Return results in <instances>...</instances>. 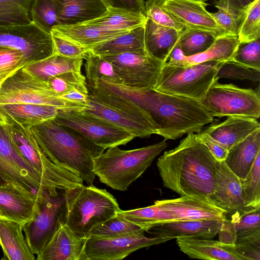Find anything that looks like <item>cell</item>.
Wrapping results in <instances>:
<instances>
[{
  "instance_id": "7dc6e473",
  "label": "cell",
  "mask_w": 260,
  "mask_h": 260,
  "mask_svg": "<svg viewBox=\"0 0 260 260\" xmlns=\"http://www.w3.org/2000/svg\"><path fill=\"white\" fill-rule=\"evenodd\" d=\"M232 60L260 71V39L248 42H239Z\"/></svg>"
},
{
  "instance_id": "db71d44e",
  "label": "cell",
  "mask_w": 260,
  "mask_h": 260,
  "mask_svg": "<svg viewBox=\"0 0 260 260\" xmlns=\"http://www.w3.org/2000/svg\"><path fill=\"white\" fill-rule=\"evenodd\" d=\"M108 8L132 12L146 16L144 0H102Z\"/></svg>"
},
{
  "instance_id": "c3c4849f",
  "label": "cell",
  "mask_w": 260,
  "mask_h": 260,
  "mask_svg": "<svg viewBox=\"0 0 260 260\" xmlns=\"http://www.w3.org/2000/svg\"><path fill=\"white\" fill-rule=\"evenodd\" d=\"M218 11L211 14L216 23L224 30L226 36L237 37L242 11L235 12L222 5H215Z\"/></svg>"
},
{
  "instance_id": "f1b7e54d",
  "label": "cell",
  "mask_w": 260,
  "mask_h": 260,
  "mask_svg": "<svg viewBox=\"0 0 260 260\" xmlns=\"http://www.w3.org/2000/svg\"><path fill=\"white\" fill-rule=\"evenodd\" d=\"M21 224L0 218V246L4 260H35V254L24 238Z\"/></svg>"
},
{
  "instance_id": "4fadbf2b",
  "label": "cell",
  "mask_w": 260,
  "mask_h": 260,
  "mask_svg": "<svg viewBox=\"0 0 260 260\" xmlns=\"http://www.w3.org/2000/svg\"><path fill=\"white\" fill-rule=\"evenodd\" d=\"M55 119L105 149L125 145L136 138L121 127L78 110L58 109Z\"/></svg>"
},
{
  "instance_id": "4dcf8cb0",
  "label": "cell",
  "mask_w": 260,
  "mask_h": 260,
  "mask_svg": "<svg viewBox=\"0 0 260 260\" xmlns=\"http://www.w3.org/2000/svg\"><path fill=\"white\" fill-rule=\"evenodd\" d=\"M89 51L99 56L127 52L147 54L144 44V24L117 37L97 44Z\"/></svg>"
},
{
  "instance_id": "e0dca14e",
  "label": "cell",
  "mask_w": 260,
  "mask_h": 260,
  "mask_svg": "<svg viewBox=\"0 0 260 260\" xmlns=\"http://www.w3.org/2000/svg\"><path fill=\"white\" fill-rule=\"evenodd\" d=\"M211 202L226 213V217L242 214L251 210L244 204L240 179L228 167L224 161H217L215 184Z\"/></svg>"
},
{
  "instance_id": "f546056e",
  "label": "cell",
  "mask_w": 260,
  "mask_h": 260,
  "mask_svg": "<svg viewBox=\"0 0 260 260\" xmlns=\"http://www.w3.org/2000/svg\"><path fill=\"white\" fill-rule=\"evenodd\" d=\"M129 30H106L83 23L72 26L57 25L52 28L51 32L64 37L89 50L97 44Z\"/></svg>"
},
{
  "instance_id": "836d02e7",
  "label": "cell",
  "mask_w": 260,
  "mask_h": 260,
  "mask_svg": "<svg viewBox=\"0 0 260 260\" xmlns=\"http://www.w3.org/2000/svg\"><path fill=\"white\" fill-rule=\"evenodd\" d=\"M58 108L33 104L0 105V110L9 114L20 123L32 126L56 117Z\"/></svg>"
},
{
  "instance_id": "d4e9b609",
  "label": "cell",
  "mask_w": 260,
  "mask_h": 260,
  "mask_svg": "<svg viewBox=\"0 0 260 260\" xmlns=\"http://www.w3.org/2000/svg\"><path fill=\"white\" fill-rule=\"evenodd\" d=\"M181 32L146 18L144 24V44L147 54L165 63L177 46Z\"/></svg>"
},
{
  "instance_id": "277c9868",
  "label": "cell",
  "mask_w": 260,
  "mask_h": 260,
  "mask_svg": "<svg viewBox=\"0 0 260 260\" xmlns=\"http://www.w3.org/2000/svg\"><path fill=\"white\" fill-rule=\"evenodd\" d=\"M167 146L165 140L132 150H122L118 146L109 148L93 158L94 174L102 183L109 187L126 191Z\"/></svg>"
},
{
  "instance_id": "7402d4cb",
  "label": "cell",
  "mask_w": 260,
  "mask_h": 260,
  "mask_svg": "<svg viewBox=\"0 0 260 260\" xmlns=\"http://www.w3.org/2000/svg\"><path fill=\"white\" fill-rule=\"evenodd\" d=\"M223 220H175L161 224L146 232L154 236L170 238L193 237L213 239L220 230Z\"/></svg>"
},
{
  "instance_id": "bcb514c9",
  "label": "cell",
  "mask_w": 260,
  "mask_h": 260,
  "mask_svg": "<svg viewBox=\"0 0 260 260\" xmlns=\"http://www.w3.org/2000/svg\"><path fill=\"white\" fill-rule=\"evenodd\" d=\"M216 77L259 82L260 71L247 67L233 60H229L220 62Z\"/></svg>"
},
{
  "instance_id": "6da1fadb",
  "label": "cell",
  "mask_w": 260,
  "mask_h": 260,
  "mask_svg": "<svg viewBox=\"0 0 260 260\" xmlns=\"http://www.w3.org/2000/svg\"><path fill=\"white\" fill-rule=\"evenodd\" d=\"M97 84L96 87L128 99L146 111L157 126L156 134L165 140L198 133L214 119L212 113L196 100L102 80Z\"/></svg>"
},
{
  "instance_id": "680465c9",
  "label": "cell",
  "mask_w": 260,
  "mask_h": 260,
  "mask_svg": "<svg viewBox=\"0 0 260 260\" xmlns=\"http://www.w3.org/2000/svg\"><path fill=\"white\" fill-rule=\"evenodd\" d=\"M5 183V182L4 181V180L0 177V185H2Z\"/></svg>"
},
{
  "instance_id": "8fae6325",
  "label": "cell",
  "mask_w": 260,
  "mask_h": 260,
  "mask_svg": "<svg viewBox=\"0 0 260 260\" xmlns=\"http://www.w3.org/2000/svg\"><path fill=\"white\" fill-rule=\"evenodd\" d=\"M65 213L64 190H60L56 196L45 191L37 197L32 217L21 224L25 239L34 254L40 253L59 224L64 222Z\"/></svg>"
},
{
  "instance_id": "5bb4252c",
  "label": "cell",
  "mask_w": 260,
  "mask_h": 260,
  "mask_svg": "<svg viewBox=\"0 0 260 260\" xmlns=\"http://www.w3.org/2000/svg\"><path fill=\"white\" fill-rule=\"evenodd\" d=\"M11 48L22 55L23 67L49 57L55 53L51 34L34 22L0 26V48Z\"/></svg>"
},
{
  "instance_id": "ab89813d",
  "label": "cell",
  "mask_w": 260,
  "mask_h": 260,
  "mask_svg": "<svg viewBox=\"0 0 260 260\" xmlns=\"http://www.w3.org/2000/svg\"><path fill=\"white\" fill-rule=\"evenodd\" d=\"M216 39L208 32L185 27L181 33L177 46L185 56H190L206 51Z\"/></svg>"
},
{
  "instance_id": "4316f807",
  "label": "cell",
  "mask_w": 260,
  "mask_h": 260,
  "mask_svg": "<svg viewBox=\"0 0 260 260\" xmlns=\"http://www.w3.org/2000/svg\"><path fill=\"white\" fill-rule=\"evenodd\" d=\"M217 235L220 241L230 244L260 235V208L226 217Z\"/></svg>"
},
{
  "instance_id": "9c48e42d",
  "label": "cell",
  "mask_w": 260,
  "mask_h": 260,
  "mask_svg": "<svg viewBox=\"0 0 260 260\" xmlns=\"http://www.w3.org/2000/svg\"><path fill=\"white\" fill-rule=\"evenodd\" d=\"M33 104L59 109L80 110L82 106L60 98L46 82L32 76L22 68L7 78L0 88V105Z\"/></svg>"
},
{
  "instance_id": "1f68e13d",
  "label": "cell",
  "mask_w": 260,
  "mask_h": 260,
  "mask_svg": "<svg viewBox=\"0 0 260 260\" xmlns=\"http://www.w3.org/2000/svg\"><path fill=\"white\" fill-rule=\"evenodd\" d=\"M83 60L68 58L54 53L22 68L35 77L46 82L50 78L66 72H81Z\"/></svg>"
},
{
  "instance_id": "11a10c76",
  "label": "cell",
  "mask_w": 260,
  "mask_h": 260,
  "mask_svg": "<svg viewBox=\"0 0 260 260\" xmlns=\"http://www.w3.org/2000/svg\"><path fill=\"white\" fill-rule=\"evenodd\" d=\"M255 0H219L216 4L222 5L237 13H240Z\"/></svg>"
},
{
  "instance_id": "cb8c5ba5",
  "label": "cell",
  "mask_w": 260,
  "mask_h": 260,
  "mask_svg": "<svg viewBox=\"0 0 260 260\" xmlns=\"http://www.w3.org/2000/svg\"><path fill=\"white\" fill-rule=\"evenodd\" d=\"M258 129H260V124L257 119L232 116H228L222 122L210 125L204 131L229 150Z\"/></svg>"
},
{
  "instance_id": "5b68a950",
  "label": "cell",
  "mask_w": 260,
  "mask_h": 260,
  "mask_svg": "<svg viewBox=\"0 0 260 260\" xmlns=\"http://www.w3.org/2000/svg\"><path fill=\"white\" fill-rule=\"evenodd\" d=\"M64 196V224L80 237L87 238L93 228L120 209L113 195L92 184L65 190Z\"/></svg>"
},
{
  "instance_id": "8d00e7d4",
  "label": "cell",
  "mask_w": 260,
  "mask_h": 260,
  "mask_svg": "<svg viewBox=\"0 0 260 260\" xmlns=\"http://www.w3.org/2000/svg\"><path fill=\"white\" fill-rule=\"evenodd\" d=\"M84 67L87 87H93L101 80L122 84L115 66L103 57L95 55L89 50Z\"/></svg>"
},
{
  "instance_id": "ba28073f",
  "label": "cell",
  "mask_w": 260,
  "mask_h": 260,
  "mask_svg": "<svg viewBox=\"0 0 260 260\" xmlns=\"http://www.w3.org/2000/svg\"><path fill=\"white\" fill-rule=\"evenodd\" d=\"M220 61L189 66L164 63L154 89L167 94L201 101L218 78Z\"/></svg>"
},
{
  "instance_id": "e575fe53",
  "label": "cell",
  "mask_w": 260,
  "mask_h": 260,
  "mask_svg": "<svg viewBox=\"0 0 260 260\" xmlns=\"http://www.w3.org/2000/svg\"><path fill=\"white\" fill-rule=\"evenodd\" d=\"M146 16L123 10L108 8L101 16L84 23L106 30H129L145 24Z\"/></svg>"
},
{
  "instance_id": "6f0895ef",
  "label": "cell",
  "mask_w": 260,
  "mask_h": 260,
  "mask_svg": "<svg viewBox=\"0 0 260 260\" xmlns=\"http://www.w3.org/2000/svg\"><path fill=\"white\" fill-rule=\"evenodd\" d=\"M192 1L204 3L208 0H192Z\"/></svg>"
},
{
  "instance_id": "7bdbcfd3",
  "label": "cell",
  "mask_w": 260,
  "mask_h": 260,
  "mask_svg": "<svg viewBox=\"0 0 260 260\" xmlns=\"http://www.w3.org/2000/svg\"><path fill=\"white\" fill-rule=\"evenodd\" d=\"M240 182L245 207L250 210L260 208V152L246 177Z\"/></svg>"
},
{
  "instance_id": "f6af8a7d",
  "label": "cell",
  "mask_w": 260,
  "mask_h": 260,
  "mask_svg": "<svg viewBox=\"0 0 260 260\" xmlns=\"http://www.w3.org/2000/svg\"><path fill=\"white\" fill-rule=\"evenodd\" d=\"M166 0H147L145 2L146 18L159 25L182 31L185 27L162 6Z\"/></svg>"
},
{
  "instance_id": "f35d334b",
  "label": "cell",
  "mask_w": 260,
  "mask_h": 260,
  "mask_svg": "<svg viewBox=\"0 0 260 260\" xmlns=\"http://www.w3.org/2000/svg\"><path fill=\"white\" fill-rule=\"evenodd\" d=\"M33 0H0V26L27 24L32 22Z\"/></svg>"
},
{
  "instance_id": "30bf717a",
  "label": "cell",
  "mask_w": 260,
  "mask_h": 260,
  "mask_svg": "<svg viewBox=\"0 0 260 260\" xmlns=\"http://www.w3.org/2000/svg\"><path fill=\"white\" fill-rule=\"evenodd\" d=\"M216 79L205 97L200 101L212 113L219 118L232 116L255 119L260 117V98L258 91L243 88L232 84H220Z\"/></svg>"
},
{
  "instance_id": "f907efd6",
  "label": "cell",
  "mask_w": 260,
  "mask_h": 260,
  "mask_svg": "<svg viewBox=\"0 0 260 260\" xmlns=\"http://www.w3.org/2000/svg\"><path fill=\"white\" fill-rule=\"evenodd\" d=\"M55 53L71 58L85 59L88 50L74 42L51 32Z\"/></svg>"
},
{
  "instance_id": "9f6ffc18",
  "label": "cell",
  "mask_w": 260,
  "mask_h": 260,
  "mask_svg": "<svg viewBox=\"0 0 260 260\" xmlns=\"http://www.w3.org/2000/svg\"><path fill=\"white\" fill-rule=\"evenodd\" d=\"M185 56L177 45L172 51L168 61H178L182 60Z\"/></svg>"
},
{
  "instance_id": "94428289",
  "label": "cell",
  "mask_w": 260,
  "mask_h": 260,
  "mask_svg": "<svg viewBox=\"0 0 260 260\" xmlns=\"http://www.w3.org/2000/svg\"><path fill=\"white\" fill-rule=\"evenodd\" d=\"M0 218H1V214H0Z\"/></svg>"
},
{
  "instance_id": "681fc988",
  "label": "cell",
  "mask_w": 260,
  "mask_h": 260,
  "mask_svg": "<svg viewBox=\"0 0 260 260\" xmlns=\"http://www.w3.org/2000/svg\"><path fill=\"white\" fill-rule=\"evenodd\" d=\"M22 55L18 51L0 48V81L3 82L18 70L23 67Z\"/></svg>"
},
{
  "instance_id": "3957f363",
  "label": "cell",
  "mask_w": 260,
  "mask_h": 260,
  "mask_svg": "<svg viewBox=\"0 0 260 260\" xmlns=\"http://www.w3.org/2000/svg\"><path fill=\"white\" fill-rule=\"evenodd\" d=\"M30 129L41 149L55 165L80 177L90 185L95 179L93 158L106 150L55 118L32 126Z\"/></svg>"
},
{
  "instance_id": "ffe728a7",
  "label": "cell",
  "mask_w": 260,
  "mask_h": 260,
  "mask_svg": "<svg viewBox=\"0 0 260 260\" xmlns=\"http://www.w3.org/2000/svg\"><path fill=\"white\" fill-rule=\"evenodd\" d=\"M86 240L61 222L36 259L82 260Z\"/></svg>"
},
{
  "instance_id": "8992f818",
  "label": "cell",
  "mask_w": 260,
  "mask_h": 260,
  "mask_svg": "<svg viewBox=\"0 0 260 260\" xmlns=\"http://www.w3.org/2000/svg\"><path fill=\"white\" fill-rule=\"evenodd\" d=\"M88 100L79 111L145 138L156 134L157 126L150 115L133 102L112 92L87 87Z\"/></svg>"
},
{
  "instance_id": "60d3db41",
  "label": "cell",
  "mask_w": 260,
  "mask_h": 260,
  "mask_svg": "<svg viewBox=\"0 0 260 260\" xmlns=\"http://www.w3.org/2000/svg\"><path fill=\"white\" fill-rule=\"evenodd\" d=\"M58 5L56 0H33L30 9L32 22L45 32L51 34L58 25Z\"/></svg>"
},
{
  "instance_id": "44dd1931",
  "label": "cell",
  "mask_w": 260,
  "mask_h": 260,
  "mask_svg": "<svg viewBox=\"0 0 260 260\" xmlns=\"http://www.w3.org/2000/svg\"><path fill=\"white\" fill-rule=\"evenodd\" d=\"M37 196L24 192L13 185H0V214L2 218L24 224L33 216Z\"/></svg>"
},
{
  "instance_id": "d6a6232c",
  "label": "cell",
  "mask_w": 260,
  "mask_h": 260,
  "mask_svg": "<svg viewBox=\"0 0 260 260\" xmlns=\"http://www.w3.org/2000/svg\"><path fill=\"white\" fill-rule=\"evenodd\" d=\"M239 44L237 37L224 36L217 38L206 51L190 56H185L181 61H170L174 66H189L207 61H224L232 60L234 52Z\"/></svg>"
},
{
  "instance_id": "74e56055",
  "label": "cell",
  "mask_w": 260,
  "mask_h": 260,
  "mask_svg": "<svg viewBox=\"0 0 260 260\" xmlns=\"http://www.w3.org/2000/svg\"><path fill=\"white\" fill-rule=\"evenodd\" d=\"M145 232V230L140 226L116 214L93 228L88 237L117 238L143 234Z\"/></svg>"
},
{
  "instance_id": "2e32d148",
  "label": "cell",
  "mask_w": 260,
  "mask_h": 260,
  "mask_svg": "<svg viewBox=\"0 0 260 260\" xmlns=\"http://www.w3.org/2000/svg\"><path fill=\"white\" fill-rule=\"evenodd\" d=\"M171 240L160 236L148 237L144 233L111 238L90 236L86 238L82 260H121L138 249Z\"/></svg>"
},
{
  "instance_id": "7a4b0ae2",
  "label": "cell",
  "mask_w": 260,
  "mask_h": 260,
  "mask_svg": "<svg viewBox=\"0 0 260 260\" xmlns=\"http://www.w3.org/2000/svg\"><path fill=\"white\" fill-rule=\"evenodd\" d=\"M217 161L190 133L177 147L165 151L156 165L165 187L180 196L211 202Z\"/></svg>"
},
{
  "instance_id": "603a6c76",
  "label": "cell",
  "mask_w": 260,
  "mask_h": 260,
  "mask_svg": "<svg viewBox=\"0 0 260 260\" xmlns=\"http://www.w3.org/2000/svg\"><path fill=\"white\" fill-rule=\"evenodd\" d=\"M176 243L182 252L191 258L210 260H244L234 244L212 239L179 237Z\"/></svg>"
},
{
  "instance_id": "d6986e66",
  "label": "cell",
  "mask_w": 260,
  "mask_h": 260,
  "mask_svg": "<svg viewBox=\"0 0 260 260\" xmlns=\"http://www.w3.org/2000/svg\"><path fill=\"white\" fill-rule=\"evenodd\" d=\"M154 204L171 213L176 220H221L226 213L210 202L189 197L157 200Z\"/></svg>"
},
{
  "instance_id": "d590c367",
  "label": "cell",
  "mask_w": 260,
  "mask_h": 260,
  "mask_svg": "<svg viewBox=\"0 0 260 260\" xmlns=\"http://www.w3.org/2000/svg\"><path fill=\"white\" fill-rule=\"evenodd\" d=\"M117 214L140 226L145 232L156 225L176 220L171 213L155 204L129 210L120 209Z\"/></svg>"
},
{
  "instance_id": "7c38bea8",
  "label": "cell",
  "mask_w": 260,
  "mask_h": 260,
  "mask_svg": "<svg viewBox=\"0 0 260 260\" xmlns=\"http://www.w3.org/2000/svg\"><path fill=\"white\" fill-rule=\"evenodd\" d=\"M0 177L21 190L42 194L49 188L44 179L26 162L12 141L5 124L0 120Z\"/></svg>"
},
{
  "instance_id": "ee69618b",
  "label": "cell",
  "mask_w": 260,
  "mask_h": 260,
  "mask_svg": "<svg viewBox=\"0 0 260 260\" xmlns=\"http://www.w3.org/2000/svg\"><path fill=\"white\" fill-rule=\"evenodd\" d=\"M46 82L60 98L66 93L74 89L88 92L85 76L81 72H66L50 78Z\"/></svg>"
},
{
  "instance_id": "52a82bcc",
  "label": "cell",
  "mask_w": 260,
  "mask_h": 260,
  "mask_svg": "<svg viewBox=\"0 0 260 260\" xmlns=\"http://www.w3.org/2000/svg\"><path fill=\"white\" fill-rule=\"evenodd\" d=\"M0 120L5 124L17 150L29 166L56 193L76 187L82 179L72 172L52 162L39 146L30 129L0 110Z\"/></svg>"
},
{
  "instance_id": "ac0fdd59",
  "label": "cell",
  "mask_w": 260,
  "mask_h": 260,
  "mask_svg": "<svg viewBox=\"0 0 260 260\" xmlns=\"http://www.w3.org/2000/svg\"><path fill=\"white\" fill-rule=\"evenodd\" d=\"M207 5L192 0H166L162 4L185 27L208 32L216 38L226 36L206 9Z\"/></svg>"
},
{
  "instance_id": "816d5d0a",
  "label": "cell",
  "mask_w": 260,
  "mask_h": 260,
  "mask_svg": "<svg viewBox=\"0 0 260 260\" xmlns=\"http://www.w3.org/2000/svg\"><path fill=\"white\" fill-rule=\"evenodd\" d=\"M234 245L244 260H259L260 235L246 238Z\"/></svg>"
},
{
  "instance_id": "83f0119b",
  "label": "cell",
  "mask_w": 260,
  "mask_h": 260,
  "mask_svg": "<svg viewBox=\"0 0 260 260\" xmlns=\"http://www.w3.org/2000/svg\"><path fill=\"white\" fill-rule=\"evenodd\" d=\"M259 152L260 129H258L232 147L224 161L235 175L240 180L243 179Z\"/></svg>"
},
{
  "instance_id": "484cf974",
  "label": "cell",
  "mask_w": 260,
  "mask_h": 260,
  "mask_svg": "<svg viewBox=\"0 0 260 260\" xmlns=\"http://www.w3.org/2000/svg\"><path fill=\"white\" fill-rule=\"evenodd\" d=\"M58 25L72 26L95 19L107 10L102 0H56Z\"/></svg>"
},
{
  "instance_id": "f5cc1de1",
  "label": "cell",
  "mask_w": 260,
  "mask_h": 260,
  "mask_svg": "<svg viewBox=\"0 0 260 260\" xmlns=\"http://www.w3.org/2000/svg\"><path fill=\"white\" fill-rule=\"evenodd\" d=\"M196 137L199 141L206 146L217 160L219 161L224 160L229 150L223 147L217 141L213 139L204 131H200L196 134Z\"/></svg>"
},
{
  "instance_id": "91938a15",
  "label": "cell",
  "mask_w": 260,
  "mask_h": 260,
  "mask_svg": "<svg viewBox=\"0 0 260 260\" xmlns=\"http://www.w3.org/2000/svg\"><path fill=\"white\" fill-rule=\"evenodd\" d=\"M2 84V82L0 81V88L1 87Z\"/></svg>"
},
{
  "instance_id": "b9f144b4",
  "label": "cell",
  "mask_w": 260,
  "mask_h": 260,
  "mask_svg": "<svg viewBox=\"0 0 260 260\" xmlns=\"http://www.w3.org/2000/svg\"><path fill=\"white\" fill-rule=\"evenodd\" d=\"M237 37L240 43L260 39V0H255L242 10Z\"/></svg>"
},
{
  "instance_id": "9a60e30c",
  "label": "cell",
  "mask_w": 260,
  "mask_h": 260,
  "mask_svg": "<svg viewBox=\"0 0 260 260\" xmlns=\"http://www.w3.org/2000/svg\"><path fill=\"white\" fill-rule=\"evenodd\" d=\"M115 67L126 86L154 89L164 62L148 54L127 52L101 56Z\"/></svg>"
}]
</instances>
